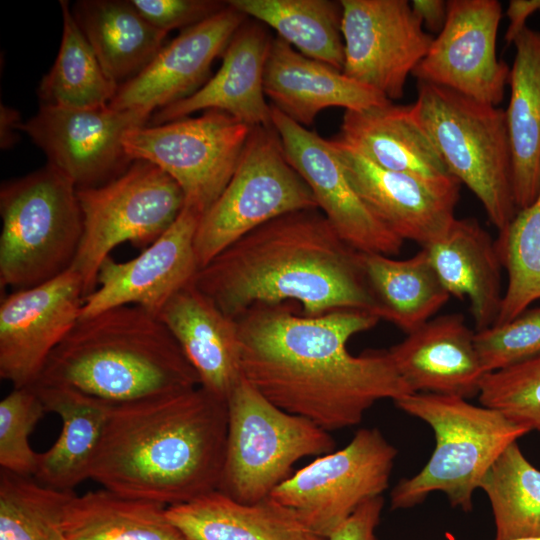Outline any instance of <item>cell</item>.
Returning <instances> with one entry per match:
<instances>
[{"label": "cell", "instance_id": "obj_28", "mask_svg": "<svg viewBox=\"0 0 540 540\" xmlns=\"http://www.w3.org/2000/svg\"><path fill=\"white\" fill-rule=\"evenodd\" d=\"M166 515L187 540H327L270 497L242 503L214 490Z\"/></svg>", "mask_w": 540, "mask_h": 540}, {"label": "cell", "instance_id": "obj_31", "mask_svg": "<svg viewBox=\"0 0 540 540\" xmlns=\"http://www.w3.org/2000/svg\"><path fill=\"white\" fill-rule=\"evenodd\" d=\"M359 258L376 315L407 334L430 320L450 298L425 248L403 260L363 252Z\"/></svg>", "mask_w": 540, "mask_h": 540}, {"label": "cell", "instance_id": "obj_21", "mask_svg": "<svg viewBox=\"0 0 540 540\" xmlns=\"http://www.w3.org/2000/svg\"><path fill=\"white\" fill-rule=\"evenodd\" d=\"M388 352L412 393L469 399L479 394L486 374L474 333L458 313L431 318Z\"/></svg>", "mask_w": 540, "mask_h": 540}, {"label": "cell", "instance_id": "obj_29", "mask_svg": "<svg viewBox=\"0 0 540 540\" xmlns=\"http://www.w3.org/2000/svg\"><path fill=\"white\" fill-rule=\"evenodd\" d=\"M510 99L505 110L517 210L540 189V33L526 27L514 40Z\"/></svg>", "mask_w": 540, "mask_h": 540}, {"label": "cell", "instance_id": "obj_15", "mask_svg": "<svg viewBox=\"0 0 540 540\" xmlns=\"http://www.w3.org/2000/svg\"><path fill=\"white\" fill-rule=\"evenodd\" d=\"M501 16L497 0H448L445 24L412 75L498 106L510 76L496 52Z\"/></svg>", "mask_w": 540, "mask_h": 540}, {"label": "cell", "instance_id": "obj_20", "mask_svg": "<svg viewBox=\"0 0 540 540\" xmlns=\"http://www.w3.org/2000/svg\"><path fill=\"white\" fill-rule=\"evenodd\" d=\"M246 17L227 2L218 13L183 29L140 73L118 86L109 106L152 115L191 96L209 80L212 63Z\"/></svg>", "mask_w": 540, "mask_h": 540}, {"label": "cell", "instance_id": "obj_14", "mask_svg": "<svg viewBox=\"0 0 540 540\" xmlns=\"http://www.w3.org/2000/svg\"><path fill=\"white\" fill-rule=\"evenodd\" d=\"M342 72L390 101L400 99L408 76L434 36L406 0H341Z\"/></svg>", "mask_w": 540, "mask_h": 540}, {"label": "cell", "instance_id": "obj_30", "mask_svg": "<svg viewBox=\"0 0 540 540\" xmlns=\"http://www.w3.org/2000/svg\"><path fill=\"white\" fill-rule=\"evenodd\" d=\"M72 14L104 72L118 86L155 58L168 34L146 20L130 0H81Z\"/></svg>", "mask_w": 540, "mask_h": 540}, {"label": "cell", "instance_id": "obj_23", "mask_svg": "<svg viewBox=\"0 0 540 540\" xmlns=\"http://www.w3.org/2000/svg\"><path fill=\"white\" fill-rule=\"evenodd\" d=\"M264 93L271 106L306 128L330 107L361 111L391 102L342 71L306 57L279 36L269 49Z\"/></svg>", "mask_w": 540, "mask_h": 540}, {"label": "cell", "instance_id": "obj_17", "mask_svg": "<svg viewBox=\"0 0 540 540\" xmlns=\"http://www.w3.org/2000/svg\"><path fill=\"white\" fill-rule=\"evenodd\" d=\"M80 275L72 268L0 303V377L13 388L31 386L54 349L79 320L84 301Z\"/></svg>", "mask_w": 540, "mask_h": 540}, {"label": "cell", "instance_id": "obj_35", "mask_svg": "<svg viewBox=\"0 0 540 540\" xmlns=\"http://www.w3.org/2000/svg\"><path fill=\"white\" fill-rule=\"evenodd\" d=\"M479 488L492 508L494 540L540 535V470L525 457L517 442L497 458Z\"/></svg>", "mask_w": 540, "mask_h": 540}, {"label": "cell", "instance_id": "obj_38", "mask_svg": "<svg viewBox=\"0 0 540 540\" xmlns=\"http://www.w3.org/2000/svg\"><path fill=\"white\" fill-rule=\"evenodd\" d=\"M478 397L481 405L540 433V356L485 374Z\"/></svg>", "mask_w": 540, "mask_h": 540}, {"label": "cell", "instance_id": "obj_34", "mask_svg": "<svg viewBox=\"0 0 540 540\" xmlns=\"http://www.w3.org/2000/svg\"><path fill=\"white\" fill-rule=\"evenodd\" d=\"M63 31L58 55L43 76L38 95L48 105L68 108H99L110 104L118 85L104 72L91 45L61 0Z\"/></svg>", "mask_w": 540, "mask_h": 540}, {"label": "cell", "instance_id": "obj_6", "mask_svg": "<svg viewBox=\"0 0 540 540\" xmlns=\"http://www.w3.org/2000/svg\"><path fill=\"white\" fill-rule=\"evenodd\" d=\"M0 285L14 291L69 270L83 233L76 186L50 165L2 184Z\"/></svg>", "mask_w": 540, "mask_h": 540}, {"label": "cell", "instance_id": "obj_5", "mask_svg": "<svg viewBox=\"0 0 540 540\" xmlns=\"http://www.w3.org/2000/svg\"><path fill=\"white\" fill-rule=\"evenodd\" d=\"M394 403L427 423L436 443L425 466L393 487V510L412 508L439 491L453 507L472 511L473 494L493 463L508 446L531 432L496 409L460 397L412 393Z\"/></svg>", "mask_w": 540, "mask_h": 540}, {"label": "cell", "instance_id": "obj_22", "mask_svg": "<svg viewBox=\"0 0 540 540\" xmlns=\"http://www.w3.org/2000/svg\"><path fill=\"white\" fill-rule=\"evenodd\" d=\"M273 38L258 23L244 22L222 54L219 70L194 94L155 111L147 125L185 118L201 110L224 111L253 128L271 126L264 70Z\"/></svg>", "mask_w": 540, "mask_h": 540}, {"label": "cell", "instance_id": "obj_3", "mask_svg": "<svg viewBox=\"0 0 540 540\" xmlns=\"http://www.w3.org/2000/svg\"><path fill=\"white\" fill-rule=\"evenodd\" d=\"M227 402L201 386L111 404L90 479L121 496L169 507L217 490Z\"/></svg>", "mask_w": 540, "mask_h": 540}, {"label": "cell", "instance_id": "obj_4", "mask_svg": "<svg viewBox=\"0 0 540 540\" xmlns=\"http://www.w3.org/2000/svg\"><path fill=\"white\" fill-rule=\"evenodd\" d=\"M34 383L70 387L113 404L200 385L168 328L132 305L79 319Z\"/></svg>", "mask_w": 540, "mask_h": 540}, {"label": "cell", "instance_id": "obj_46", "mask_svg": "<svg viewBox=\"0 0 540 540\" xmlns=\"http://www.w3.org/2000/svg\"><path fill=\"white\" fill-rule=\"evenodd\" d=\"M513 540H540V535L539 536L524 537V538H517V539H513Z\"/></svg>", "mask_w": 540, "mask_h": 540}, {"label": "cell", "instance_id": "obj_24", "mask_svg": "<svg viewBox=\"0 0 540 540\" xmlns=\"http://www.w3.org/2000/svg\"><path fill=\"white\" fill-rule=\"evenodd\" d=\"M157 317L197 373L199 386L227 401L242 378L237 320L223 313L193 281L177 291Z\"/></svg>", "mask_w": 540, "mask_h": 540}, {"label": "cell", "instance_id": "obj_40", "mask_svg": "<svg viewBox=\"0 0 540 540\" xmlns=\"http://www.w3.org/2000/svg\"><path fill=\"white\" fill-rule=\"evenodd\" d=\"M485 373L504 370L540 356V307L474 333Z\"/></svg>", "mask_w": 540, "mask_h": 540}, {"label": "cell", "instance_id": "obj_27", "mask_svg": "<svg viewBox=\"0 0 540 540\" xmlns=\"http://www.w3.org/2000/svg\"><path fill=\"white\" fill-rule=\"evenodd\" d=\"M41 399L46 412L61 418L62 428L55 443L38 454L32 478L61 491L90 479L112 403L66 386L34 383L30 386Z\"/></svg>", "mask_w": 540, "mask_h": 540}, {"label": "cell", "instance_id": "obj_13", "mask_svg": "<svg viewBox=\"0 0 540 540\" xmlns=\"http://www.w3.org/2000/svg\"><path fill=\"white\" fill-rule=\"evenodd\" d=\"M151 116L109 105L79 109L43 104L17 128L42 149L48 165L82 189L106 183L127 169L133 161L123 138L131 129L147 125Z\"/></svg>", "mask_w": 540, "mask_h": 540}, {"label": "cell", "instance_id": "obj_45", "mask_svg": "<svg viewBox=\"0 0 540 540\" xmlns=\"http://www.w3.org/2000/svg\"><path fill=\"white\" fill-rule=\"evenodd\" d=\"M18 121V115L16 111L13 109H10L8 107H2L1 108V131L8 130L1 134V147H7L12 144L13 142V135L12 130L18 129L17 124Z\"/></svg>", "mask_w": 540, "mask_h": 540}, {"label": "cell", "instance_id": "obj_42", "mask_svg": "<svg viewBox=\"0 0 540 540\" xmlns=\"http://www.w3.org/2000/svg\"><path fill=\"white\" fill-rule=\"evenodd\" d=\"M383 506L382 496L365 501L327 537V540H377L375 530L380 522Z\"/></svg>", "mask_w": 540, "mask_h": 540}, {"label": "cell", "instance_id": "obj_10", "mask_svg": "<svg viewBox=\"0 0 540 540\" xmlns=\"http://www.w3.org/2000/svg\"><path fill=\"white\" fill-rule=\"evenodd\" d=\"M307 209H318L316 201L289 164L274 126L251 128L231 180L199 219L194 239L199 269L254 229Z\"/></svg>", "mask_w": 540, "mask_h": 540}, {"label": "cell", "instance_id": "obj_32", "mask_svg": "<svg viewBox=\"0 0 540 540\" xmlns=\"http://www.w3.org/2000/svg\"><path fill=\"white\" fill-rule=\"evenodd\" d=\"M166 506L107 489L69 497L62 519L64 540H187L170 522Z\"/></svg>", "mask_w": 540, "mask_h": 540}, {"label": "cell", "instance_id": "obj_18", "mask_svg": "<svg viewBox=\"0 0 540 540\" xmlns=\"http://www.w3.org/2000/svg\"><path fill=\"white\" fill-rule=\"evenodd\" d=\"M352 186L403 241L428 247L455 221L460 182L433 181L381 168L339 138L330 140Z\"/></svg>", "mask_w": 540, "mask_h": 540}, {"label": "cell", "instance_id": "obj_2", "mask_svg": "<svg viewBox=\"0 0 540 540\" xmlns=\"http://www.w3.org/2000/svg\"><path fill=\"white\" fill-rule=\"evenodd\" d=\"M193 282L235 320L255 305L287 301L308 316L339 309L376 315L359 252L319 209L290 212L254 229L200 268Z\"/></svg>", "mask_w": 540, "mask_h": 540}, {"label": "cell", "instance_id": "obj_39", "mask_svg": "<svg viewBox=\"0 0 540 540\" xmlns=\"http://www.w3.org/2000/svg\"><path fill=\"white\" fill-rule=\"evenodd\" d=\"M46 409L30 387L13 388L0 402V466L1 470L33 477L38 454L29 443V436Z\"/></svg>", "mask_w": 540, "mask_h": 540}, {"label": "cell", "instance_id": "obj_25", "mask_svg": "<svg viewBox=\"0 0 540 540\" xmlns=\"http://www.w3.org/2000/svg\"><path fill=\"white\" fill-rule=\"evenodd\" d=\"M337 138L381 168L433 181L454 178L413 105L391 101L361 111H345Z\"/></svg>", "mask_w": 540, "mask_h": 540}, {"label": "cell", "instance_id": "obj_41", "mask_svg": "<svg viewBox=\"0 0 540 540\" xmlns=\"http://www.w3.org/2000/svg\"><path fill=\"white\" fill-rule=\"evenodd\" d=\"M130 1L146 20L166 33L177 28L191 27L227 6V1L218 0Z\"/></svg>", "mask_w": 540, "mask_h": 540}, {"label": "cell", "instance_id": "obj_26", "mask_svg": "<svg viewBox=\"0 0 540 540\" xmlns=\"http://www.w3.org/2000/svg\"><path fill=\"white\" fill-rule=\"evenodd\" d=\"M425 249L449 295L468 300L476 331L492 326L503 299V267L490 234L473 218H456Z\"/></svg>", "mask_w": 540, "mask_h": 540}, {"label": "cell", "instance_id": "obj_9", "mask_svg": "<svg viewBox=\"0 0 540 540\" xmlns=\"http://www.w3.org/2000/svg\"><path fill=\"white\" fill-rule=\"evenodd\" d=\"M77 196L83 233L71 268L82 279L85 297L96 289L99 268L115 247L129 242L141 251L146 249L185 207L177 182L144 160H134L106 183L77 189Z\"/></svg>", "mask_w": 540, "mask_h": 540}, {"label": "cell", "instance_id": "obj_44", "mask_svg": "<svg viewBox=\"0 0 540 540\" xmlns=\"http://www.w3.org/2000/svg\"><path fill=\"white\" fill-rule=\"evenodd\" d=\"M410 5L424 28L437 34L442 30L447 18V1L413 0Z\"/></svg>", "mask_w": 540, "mask_h": 540}, {"label": "cell", "instance_id": "obj_37", "mask_svg": "<svg viewBox=\"0 0 540 540\" xmlns=\"http://www.w3.org/2000/svg\"><path fill=\"white\" fill-rule=\"evenodd\" d=\"M72 491L0 472V540H64L62 519Z\"/></svg>", "mask_w": 540, "mask_h": 540}, {"label": "cell", "instance_id": "obj_1", "mask_svg": "<svg viewBox=\"0 0 540 540\" xmlns=\"http://www.w3.org/2000/svg\"><path fill=\"white\" fill-rule=\"evenodd\" d=\"M237 320L242 376L279 408L331 432L359 424L377 401L412 394L388 351L354 356L348 341L380 321L339 309L298 315L287 303L255 305Z\"/></svg>", "mask_w": 540, "mask_h": 540}, {"label": "cell", "instance_id": "obj_16", "mask_svg": "<svg viewBox=\"0 0 540 540\" xmlns=\"http://www.w3.org/2000/svg\"><path fill=\"white\" fill-rule=\"evenodd\" d=\"M271 107L272 124L289 164L306 182L318 209L340 238L358 252L388 256L400 253L404 241L356 192L331 141Z\"/></svg>", "mask_w": 540, "mask_h": 540}, {"label": "cell", "instance_id": "obj_8", "mask_svg": "<svg viewBox=\"0 0 540 540\" xmlns=\"http://www.w3.org/2000/svg\"><path fill=\"white\" fill-rule=\"evenodd\" d=\"M228 429L218 489L242 503L270 496L308 456L334 451L330 433L269 401L242 378L227 398Z\"/></svg>", "mask_w": 540, "mask_h": 540}, {"label": "cell", "instance_id": "obj_36", "mask_svg": "<svg viewBox=\"0 0 540 540\" xmlns=\"http://www.w3.org/2000/svg\"><path fill=\"white\" fill-rule=\"evenodd\" d=\"M495 246L507 285L493 325L514 319L540 299V189L535 200L499 231Z\"/></svg>", "mask_w": 540, "mask_h": 540}, {"label": "cell", "instance_id": "obj_19", "mask_svg": "<svg viewBox=\"0 0 540 540\" xmlns=\"http://www.w3.org/2000/svg\"><path fill=\"white\" fill-rule=\"evenodd\" d=\"M200 217L185 206L172 226L137 257L117 262L108 256L99 268V287L84 298L79 319L129 305L157 316L199 270L194 239Z\"/></svg>", "mask_w": 540, "mask_h": 540}, {"label": "cell", "instance_id": "obj_7", "mask_svg": "<svg viewBox=\"0 0 540 540\" xmlns=\"http://www.w3.org/2000/svg\"><path fill=\"white\" fill-rule=\"evenodd\" d=\"M413 105L449 173L481 202L501 231L517 213L505 110L418 81Z\"/></svg>", "mask_w": 540, "mask_h": 540}, {"label": "cell", "instance_id": "obj_33", "mask_svg": "<svg viewBox=\"0 0 540 540\" xmlns=\"http://www.w3.org/2000/svg\"><path fill=\"white\" fill-rule=\"evenodd\" d=\"M229 5L270 26L311 59L339 71L344 65L342 6L330 0H229Z\"/></svg>", "mask_w": 540, "mask_h": 540}, {"label": "cell", "instance_id": "obj_43", "mask_svg": "<svg viewBox=\"0 0 540 540\" xmlns=\"http://www.w3.org/2000/svg\"><path fill=\"white\" fill-rule=\"evenodd\" d=\"M540 12V0H510L506 9L508 26L505 33L507 45L513 44L517 36L527 27V19Z\"/></svg>", "mask_w": 540, "mask_h": 540}, {"label": "cell", "instance_id": "obj_12", "mask_svg": "<svg viewBox=\"0 0 540 540\" xmlns=\"http://www.w3.org/2000/svg\"><path fill=\"white\" fill-rule=\"evenodd\" d=\"M397 453L379 429L362 428L344 448L292 473L269 497L327 538L361 504L388 489Z\"/></svg>", "mask_w": 540, "mask_h": 540}, {"label": "cell", "instance_id": "obj_11", "mask_svg": "<svg viewBox=\"0 0 540 540\" xmlns=\"http://www.w3.org/2000/svg\"><path fill=\"white\" fill-rule=\"evenodd\" d=\"M250 131L230 114L210 109L198 117L131 129L123 147L132 161H148L172 177L185 206L202 216L231 180Z\"/></svg>", "mask_w": 540, "mask_h": 540}]
</instances>
